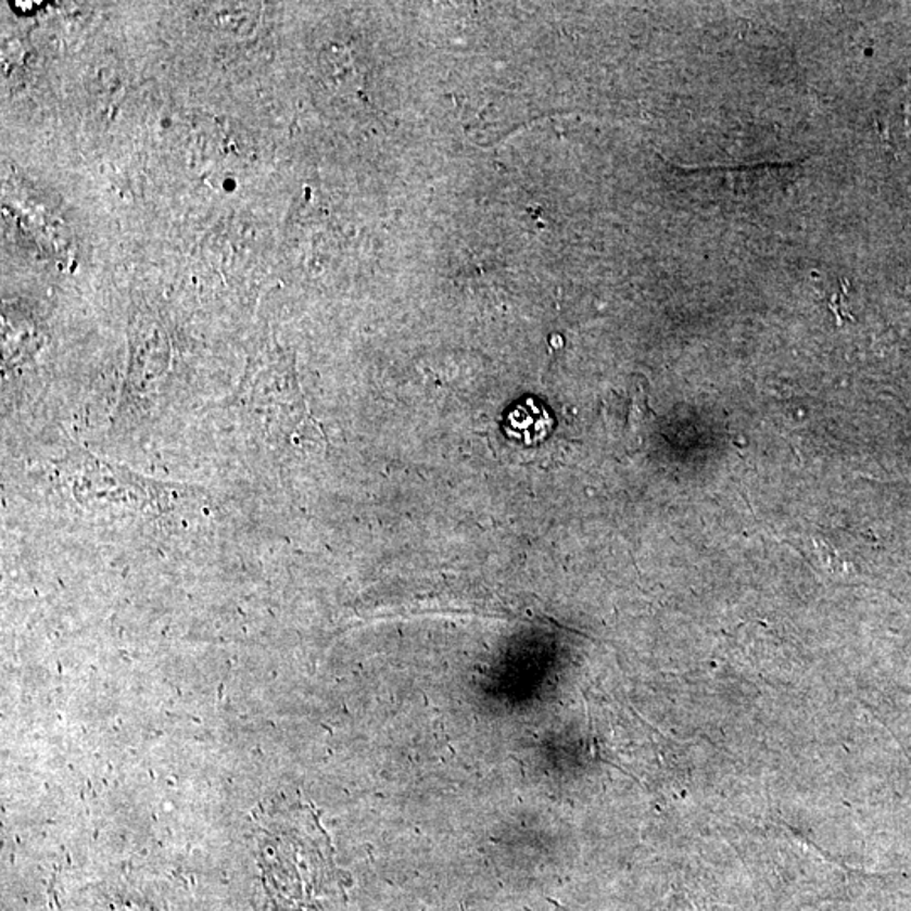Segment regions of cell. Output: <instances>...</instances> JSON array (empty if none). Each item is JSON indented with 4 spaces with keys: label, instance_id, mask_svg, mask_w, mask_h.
I'll use <instances>...</instances> for the list:
<instances>
[{
    "label": "cell",
    "instance_id": "obj_1",
    "mask_svg": "<svg viewBox=\"0 0 911 911\" xmlns=\"http://www.w3.org/2000/svg\"><path fill=\"white\" fill-rule=\"evenodd\" d=\"M554 428V419L537 398L527 397L517 402L505 417L508 438L522 441L527 446L544 443Z\"/></svg>",
    "mask_w": 911,
    "mask_h": 911
},
{
    "label": "cell",
    "instance_id": "obj_2",
    "mask_svg": "<svg viewBox=\"0 0 911 911\" xmlns=\"http://www.w3.org/2000/svg\"><path fill=\"white\" fill-rule=\"evenodd\" d=\"M261 20V9L255 5H224L213 15V23L219 30L233 36H250Z\"/></svg>",
    "mask_w": 911,
    "mask_h": 911
}]
</instances>
